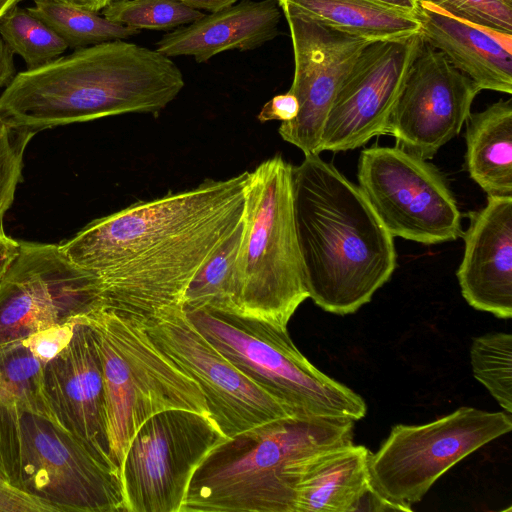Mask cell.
I'll return each mask as SVG.
<instances>
[{
  "label": "cell",
  "mask_w": 512,
  "mask_h": 512,
  "mask_svg": "<svg viewBox=\"0 0 512 512\" xmlns=\"http://www.w3.org/2000/svg\"><path fill=\"white\" fill-rule=\"evenodd\" d=\"M249 171L225 180L139 201L95 219L60 244L77 266L96 277L163 247L201 223L244 203Z\"/></svg>",
  "instance_id": "obj_8"
},
{
  "label": "cell",
  "mask_w": 512,
  "mask_h": 512,
  "mask_svg": "<svg viewBox=\"0 0 512 512\" xmlns=\"http://www.w3.org/2000/svg\"><path fill=\"white\" fill-rule=\"evenodd\" d=\"M193 326L292 417L362 419L363 398L316 368L287 329L205 308H186Z\"/></svg>",
  "instance_id": "obj_7"
},
{
  "label": "cell",
  "mask_w": 512,
  "mask_h": 512,
  "mask_svg": "<svg viewBox=\"0 0 512 512\" xmlns=\"http://www.w3.org/2000/svg\"><path fill=\"white\" fill-rule=\"evenodd\" d=\"M102 308L99 279L60 245L20 241L0 282V345Z\"/></svg>",
  "instance_id": "obj_12"
},
{
  "label": "cell",
  "mask_w": 512,
  "mask_h": 512,
  "mask_svg": "<svg viewBox=\"0 0 512 512\" xmlns=\"http://www.w3.org/2000/svg\"><path fill=\"white\" fill-rule=\"evenodd\" d=\"M512 429L511 414L460 407L421 425L398 424L371 455L373 488L411 511L452 466Z\"/></svg>",
  "instance_id": "obj_9"
},
{
  "label": "cell",
  "mask_w": 512,
  "mask_h": 512,
  "mask_svg": "<svg viewBox=\"0 0 512 512\" xmlns=\"http://www.w3.org/2000/svg\"><path fill=\"white\" fill-rule=\"evenodd\" d=\"M423 38L480 90L512 93V34L485 28L418 2Z\"/></svg>",
  "instance_id": "obj_19"
},
{
  "label": "cell",
  "mask_w": 512,
  "mask_h": 512,
  "mask_svg": "<svg viewBox=\"0 0 512 512\" xmlns=\"http://www.w3.org/2000/svg\"><path fill=\"white\" fill-rule=\"evenodd\" d=\"M359 188L393 237L432 245L461 235V214L440 171L399 147L360 153Z\"/></svg>",
  "instance_id": "obj_11"
},
{
  "label": "cell",
  "mask_w": 512,
  "mask_h": 512,
  "mask_svg": "<svg viewBox=\"0 0 512 512\" xmlns=\"http://www.w3.org/2000/svg\"><path fill=\"white\" fill-rule=\"evenodd\" d=\"M480 91L423 38L390 114L386 134L395 138L397 147L431 159L459 134Z\"/></svg>",
  "instance_id": "obj_15"
},
{
  "label": "cell",
  "mask_w": 512,
  "mask_h": 512,
  "mask_svg": "<svg viewBox=\"0 0 512 512\" xmlns=\"http://www.w3.org/2000/svg\"><path fill=\"white\" fill-rule=\"evenodd\" d=\"M457 271L461 293L476 310L512 317V196H488L469 213Z\"/></svg>",
  "instance_id": "obj_18"
},
{
  "label": "cell",
  "mask_w": 512,
  "mask_h": 512,
  "mask_svg": "<svg viewBox=\"0 0 512 512\" xmlns=\"http://www.w3.org/2000/svg\"><path fill=\"white\" fill-rule=\"evenodd\" d=\"M281 10L371 41L402 37L421 30L417 13L372 0H278Z\"/></svg>",
  "instance_id": "obj_23"
},
{
  "label": "cell",
  "mask_w": 512,
  "mask_h": 512,
  "mask_svg": "<svg viewBox=\"0 0 512 512\" xmlns=\"http://www.w3.org/2000/svg\"><path fill=\"white\" fill-rule=\"evenodd\" d=\"M69 6L99 12L104 9L113 0H55Z\"/></svg>",
  "instance_id": "obj_38"
},
{
  "label": "cell",
  "mask_w": 512,
  "mask_h": 512,
  "mask_svg": "<svg viewBox=\"0 0 512 512\" xmlns=\"http://www.w3.org/2000/svg\"><path fill=\"white\" fill-rule=\"evenodd\" d=\"M299 111L297 98L287 91L284 94H278L266 102L261 108L257 118L261 123L271 120L282 122L294 119Z\"/></svg>",
  "instance_id": "obj_34"
},
{
  "label": "cell",
  "mask_w": 512,
  "mask_h": 512,
  "mask_svg": "<svg viewBox=\"0 0 512 512\" xmlns=\"http://www.w3.org/2000/svg\"><path fill=\"white\" fill-rule=\"evenodd\" d=\"M473 24L512 34V0H416Z\"/></svg>",
  "instance_id": "obj_31"
},
{
  "label": "cell",
  "mask_w": 512,
  "mask_h": 512,
  "mask_svg": "<svg viewBox=\"0 0 512 512\" xmlns=\"http://www.w3.org/2000/svg\"><path fill=\"white\" fill-rule=\"evenodd\" d=\"M371 455L365 446L349 443L310 458L295 486L294 512L367 511L375 492Z\"/></svg>",
  "instance_id": "obj_21"
},
{
  "label": "cell",
  "mask_w": 512,
  "mask_h": 512,
  "mask_svg": "<svg viewBox=\"0 0 512 512\" xmlns=\"http://www.w3.org/2000/svg\"><path fill=\"white\" fill-rule=\"evenodd\" d=\"M115 23L137 30H169L190 24L204 14L180 0H113L102 12Z\"/></svg>",
  "instance_id": "obj_29"
},
{
  "label": "cell",
  "mask_w": 512,
  "mask_h": 512,
  "mask_svg": "<svg viewBox=\"0 0 512 512\" xmlns=\"http://www.w3.org/2000/svg\"><path fill=\"white\" fill-rule=\"evenodd\" d=\"M76 321L68 346L45 364L44 385L61 425L112 461L102 366L89 326ZM115 463V462H114Z\"/></svg>",
  "instance_id": "obj_17"
},
{
  "label": "cell",
  "mask_w": 512,
  "mask_h": 512,
  "mask_svg": "<svg viewBox=\"0 0 512 512\" xmlns=\"http://www.w3.org/2000/svg\"><path fill=\"white\" fill-rule=\"evenodd\" d=\"M27 10L50 27L68 48H84L114 40H124L140 32L112 22L97 12L73 7L55 0H34Z\"/></svg>",
  "instance_id": "obj_25"
},
{
  "label": "cell",
  "mask_w": 512,
  "mask_h": 512,
  "mask_svg": "<svg viewBox=\"0 0 512 512\" xmlns=\"http://www.w3.org/2000/svg\"><path fill=\"white\" fill-rule=\"evenodd\" d=\"M226 438L209 415L195 411L148 418L120 465L124 512H180L195 470Z\"/></svg>",
  "instance_id": "obj_10"
},
{
  "label": "cell",
  "mask_w": 512,
  "mask_h": 512,
  "mask_svg": "<svg viewBox=\"0 0 512 512\" xmlns=\"http://www.w3.org/2000/svg\"><path fill=\"white\" fill-rule=\"evenodd\" d=\"M466 168L488 196H512V99H501L466 122Z\"/></svg>",
  "instance_id": "obj_22"
},
{
  "label": "cell",
  "mask_w": 512,
  "mask_h": 512,
  "mask_svg": "<svg viewBox=\"0 0 512 512\" xmlns=\"http://www.w3.org/2000/svg\"><path fill=\"white\" fill-rule=\"evenodd\" d=\"M0 467L56 512H124L120 468L53 417L0 400Z\"/></svg>",
  "instance_id": "obj_4"
},
{
  "label": "cell",
  "mask_w": 512,
  "mask_h": 512,
  "mask_svg": "<svg viewBox=\"0 0 512 512\" xmlns=\"http://www.w3.org/2000/svg\"><path fill=\"white\" fill-rule=\"evenodd\" d=\"M423 37L420 32L371 41L341 84L327 115L320 151H348L386 135L392 109Z\"/></svg>",
  "instance_id": "obj_14"
},
{
  "label": "cell",
  "mask_w": 512,
  "mask_h": 512,
  "mask_svg": "<svg viewBox=\"0 0 512 512\" xmlns=\"http://www.w3.org/2000/svg\"><path fill=\"white\" fill-rule=\"evenodd\" d=\"M244 229V219L212 254L189 283L183 307L205 308L233 315L235 311V267Z\"/></svg>",
  "instance_id": "obj_24"
},
{
  "label": "cell",
  "mask_w": 512,
  "mask_h": 512,
  "mask_svg": "<svg viewBox=\"0 0 512 512\" xmlns=\"http://www.w3.org/2000/svg\"><path fill=\"white\" fill-rule=\"evenodd\" d=\"M44 368L23 340L0 345V399L57 419L46 394Z\"/></svg>",
  "instance_id": "obj_26"
},
{
  "label": "cell",
  "mask_w": 512,
  "mask_h": 512,
  "mask_svg": "<svg viewBox=\"0 0 512 512\" xmlns=\"http://www.w3.org/2000/svg\"><path fill=\"white\" fill-rule=\"evenodd\" d=\"M14 52L0 35V88L7 87L14 79Z\"/></svg>",
  "instance_id": "obj_36"
},
{
  "label": "cell",
  "mask_w": 512,
  "mask_h": 512,
  "mask_svg": "<svg viewBox=\"0 0 512 512\" xmlns=\"http://www.w3.org/2000/svg\"><path fill=\"white\" fill-rule=\"evenodd\" d=\"M292 165L275 155L249 172L233 315L287 329L309 298L296 237Z\"/></svg>",
  "instance_id": "obj_5"
},
{
  "label": "cell",
  "mask_w": 512,
  "mask_h": 512,
  "mask_svg": "<svg viewBox=\"0 0 512 512\" xmlns=\"http://www.w3.org/2000/svg\"><path fill=\"white\" fill-rule=\"evenodd\" d=\"M20 249V241L8 236L0 229V282L16 259Z\"/></svg>",
  "instance_id": "obj_35"
},
{
  "label": "cell",
  "mask_w": 512,
  "mask_h": 512,
  "mask_svg": "<svg viewBox=\"0 0 512 512\" xmlns=\"http://www.w3.org/2000/svg\"><path fill=\"white\" fill-rule=\"evenodd\" d=\"M354 422L288 416L226 438L195 470L180 512H294L304 465L353 443Z\"/></svg>",
  "instance_id": "obj_3"
},
{
  "label": "cell",
  "mask_w": 512,
  "mask_h": 512,
  "mask_svg": "<svg viewBox=\"0 0 512 512\" xmlns=\"http://www.w3.org/2000/svg\"><path fill=\"white\" fill-rule=\"evenodd\" d=\"M278 0H242L164 34L156 50L168 57L192 56L203 63L228 50L249 51L276 38Z\"/></svg>",
  "instance_id": "obj_20"
},
{
  "label": "cell",
  "mask_w": 512,
  "mask_h": 512,
  "mask_svg": "<svg viewBox=\"0 0 512 512\" xmlns=\"http://www.w3.org/2000/svg\"><path fill=\"white\" fill-rule=\"evenodd\" d=\"M75 319L91 329L101 361L110 455L120 468L139 427L168 409L209 415L202 389L137 322L99 308Z\"/></svg>",
  "instance_id": "obj_6"
},
{
  "label": "cell",
  "mask_w": 512,
  "mask_h": 512,
  "mask_svg": "<svg viewBox=\"0 0 512 512\" xmlns=\"http://www.w3.org/2000/svg\"><path fill=\"white\" fill-rule=\"evenodd\" d=\"M291 183L309 298L326 312L353 314L395 271L394 237L359 186L319 154L292 165Z\"/></svg>",
  "instance_id": "obj_1"
},
{
  "label": "cell",
  "mask_w": 512,
  "mask_h": 512,
  "mask_svg": "<svg viewBox=\"0 0 512 512\" xmlns=\"http://www.w3.org/2000/svg\"><path fill=\"white\" fill-rule=\"evenodd\" d=\"M0 35L12 51L23 58L27 70L52 62L68 49L50 27L18 6L0 18Z\"/></svg>",
  "instance_id": "obj_27"
},
{
  "label": "cell",
  "mask_w": 512,
  "mask_h": 512,
  "mask_svg": "<svg viewBox=\"0 0 512 512\" xmlns=\"http://www.w3.org/2000/svg\"><path fill=\"white\" fill-rule=\"evenodd\" d=\"M0 477H2L3 479H5V476H4V473H3L2 469H1V467H0ZM5 480H6V479H5Z\"/></svg>",
  "instance_id": "obj_41"
},
{
  "label": "cell",
  "mask_w": 512,
  "mask_h": 512,
  "mask_svg": "<svg viewBox=\"0 0 512 512\" xmlns=\"http://www.w3.org/2000/svg\"><path fill=\"white\" fill-rule=\"evenodd\" d=\"M76 321L53 325L23 339L30 351L43 363L59 355L69 344Z\"/></svg>",
  "instance_id": "obj_32"
},
{
  "label": "cell",
  "mask_w": 512,
  "mask_h": 512,
  "mask_svg": "<svg viewBox=\"0 0 512 512\" xmlns=\"http://www.w3.org/2000/svg\"><path fill=\"white\" fill-rule=\"evenodd\" d=\"M22 0H0V18Z\"/></svg>",
  "instance_id": "obj_40"
},
{
  "label": "cell",
  "mask_w": 512,
  "mask_h": 512,
  "mask_svg": "<svg viewBox=\"0 0 512 512\" xmlns=\"http://www.w3.org/2000/svg\"><path fill=\"white\" fill-rule=\"evenodd\" d=\"M33 136L0 122V229H3V219L14 201L17 186L23 180L24 152Z\"/></svg>",
  "instance_id": "obj_30"
},
{
  "label": "cell",
  "mask_w": 512,
  "mask_h": 512,
  "mask_svg": "<svg viewBox=\"0 0 512 512\" xmlns=\"http://www.w3.org/2000/svg\"><path fill=\"white\" fill-rule=\"evenodd\" d=\"M141 326L153 344L197 382L210 417L225 437L290 416L193 326L183 306L164 310Z\"/></svg>",
  "instance_id": "obj_13"
},
{
  "label": "cell",
  "mask_w": 512,
  "mask_h": 512,
  "mask_svg": "<svg viewBox=\"0 0 512 512\" xmlns=\"http://www.w3.org/2000/svg\"><path fill=\"white\" fill-rule=\"evenodd\" d=\"M0 512H56L48 503L23 493L0 477Z\"/></svg>",
  "instance_id": "obj_33"
},
{
  "label": "cell",
  "mask_w": 512,
  "mask_h": 512,
  "mask_svg": "<svg viewBox=\"0 0 512 512\" xmlns=\"http://www.w3.org/2000/svg\"><path fill=\"white\" fill-rule=\"evenodd\" d=\"M185 5L196 9L216 12L229 7L237 2V0H180Z\"/></svg>",
  "instance_id": "obj_37"
},
{
  "label": "cell",
  "mask_w": 512,
  "mask_h": 512,
  "mask_svg": "<svg viewBox=\"0 0 512 512\" xmlns=\"http://www.w3.org/2000/svg\"><path fill=\"white\" fill-rule=\"evenodd\" d=\"M470 362L474 377L498 404L512 413V336L493 332L473 339Z\"/></svg>",
  "instance_id": "obj_28"
},
{
  "label": "cell",
  "mask_w": 512,
  "mask_h": 512,
  "mask_svg": "<svg viewBox=\"0 0 512 512\" xmlns=\"http://www.w3.org/2000/svg\"><path fill=\"white\" fill-rule=\"evenodd\" d=\"M292 40L294 77L289 91L297 98V116L282 122V139L304 155L320 154L324 124L344 79L371 40L308 17L282 10Z\"/></svg>",
  "instance_id": "obj_16"
},
{
  "label": "cell",
  "mask_w": 512,
  "mask_h": 512,
  "mask_svg": "<svg viewBox=\"0 0 512 512\" xmlns=\"http://www.w3.org/2000/svg\"><path fill=\"white\" fill-rule=\"evenodd\" d=\"M374 2L407 11L412 13H418V2L416 0H372Z\"/></svg>",
  "instance_id": "obj_39"
},
{
  "label": "cell",
  "mask_w": 512,
  "mask_h": 512,
  "mask_svg": "<svg viewBox=\"0 0 512 512\" xmlns=\"http://www.w3.org/2000/svg\"><path fill=\"white\" fill-rule=\"evenodd\" d=\"M184 85L179 67L156 49L104 42L18 73L0 96V122L35 135L108 116L157 114Z\"/></svg>",
  "instance_id": "obj_2"
}]
</instances>
